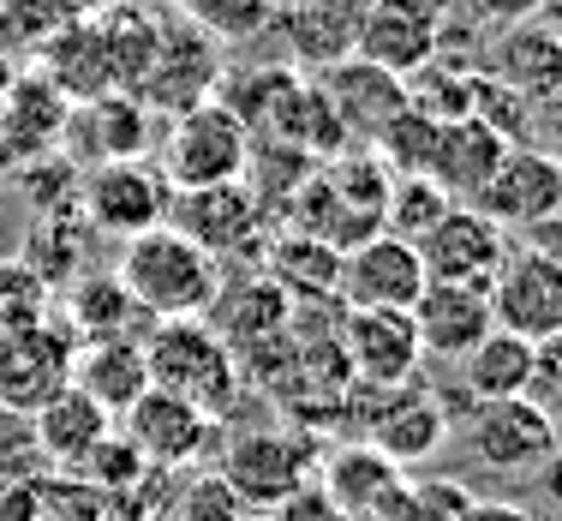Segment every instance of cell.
I'll return each mask as SVG.
<instances>
[{"mask_svg": "<svg viewBox=\"0 0 562 521\" xmlns=\"http://www.w3.org/2000/svg\"><path fill=\"white\" fill-rule=\"evenodd\" d=\"M359 19H366V0H288L276 7L270 31L288 36L293 66H336L353 55L359 43Z\"/></svg>", "mask_w": 562, "mask_h": 521, "instance_id": "44dd1931", "label": "cell"}, {"mask_svg": "<svg viewBox=\"0 0 562 521\" xmlns=\"http://www.w3.org/2000/svg\"><path fill=\"white\" fill-rule=\"evenodd\" d=\"M473 210H485L497 229H539V222L562 217V168L532 144H508L497 174L485 180V192L473 198Z\"/></svg>", "mask_w": 562, "mask_h": 521, "instance_id": "5bb4252c", "label": "cell"}, {"mask_svg": "<svg viewBox=\"0 0 562 521\" xmlns=\"http://www.w3.org/2000/svg\"><path fill=\"white\" fill-rule=\"evenodd\" d=\"M0 7H7V0H0Z\"/></svg>", "mask_w": 562, "mask_h": 521, "instance_id": "681fc988", "label": "cell"}, {"mask_svg": "<svg viewBox=\"0 0 562 521\" xmlns=\"http://www.w3.org/2000/svg\"><path fill=\"white\" fill-rule=\"evenodd\" d=\"M467 19L485 24V31H508V24H527L539 19V0H461Z\"/></svg>", "mask_w": 562, "mask_h": 521, "instance_id": "ab89813d", "label": "cell"}, {"mask_svg": "<svg viewBox=\"0 0 562 521\" xmlns=\"http://www.w3.org/2000/svg\"><path fill=\"white\" fill-rule=\"evenodd\" d=\"M48 312H55V288H48L24 258H0V336L48 324Z\"/></svg>", "mask_w": 562, "mask_h": 521, "instance_id": "836d02e7", "label": "cell"}, {"mask_svg": "<svg viewBox=\"0 0 562 521\" xmlns=\"http://www.w3.org/2000/svg\"><path fill=\"white\" fill-rule=\"evenodd\" d=\"M532 378V342L515 330H491L479 347L461 354V384L467 402H508V396H527Z\"/></svg>", "mask_w": 562, "mask_h": 521, "instance_id": "83f0119b", "label": "cell"}, {"mask_svg": "<svg viewBox=\"0 0 562 521\" xmlns=\"http://www.w3.org/2000/svg\"><path fill=\"white\" fill-rule=\"evenodd\" d=\"M210 425H216L210 413H198L192 402H180V396H168V390H144L138 402L120 413V432L132 437V450H138L156 474H180V467L204 462Z\"/></svg>", "mask_w": 562, "mask_h": 521, "instance_id": "9a60e30c", "label": "cell"}, {"mask_svg": "<svg viewBox=\"0 0 562 521\" xmlns=\"http://www.w3.org/2000/svg\"><path fill=\"white\" fill-rule=\"evenodd\" d=\"M78 204H85V222L97 234L132 240V234H150L168 222L173 186L144 156H132V163H97L85 174V186H78Z\"/></svg>", "mask_w": 562, "mask_h": 521, "instance_id": "5b68a950", "label": "cell"}, {"mask_svg": "<svg viewBox=\"0 0 562 521\" xmlns=\"http://www.w3.org/2000/svg\"><path fill=\"white\" fill-rule=\"evenodd\" d=\"M66 330H72L78 347L85 342H144L150 318L120 288V276H72V288H66Z\"/></svg>", "mask_w": 562, "mask_h": 521, "instance_id": "d4e9b609", "label": "cell"}, {"mask_svg": "<svg viewBox=\"0 0 562 521\" xmlns=\"http://www.w3.org/2000/svg\"><path fill=\"white\" fill-rule=\"evenodd\" d=\"M508 151V138L485 126V120L461 114V120H437V144H431V168H425V180L443 186L449 204H473L479 192H485V180L497 174Z\"/></svg>", "mask_w": 562, "mask_h": 521, "instance_id": "7402d4cb", "label": "cell"}, {"mask_svg": "<svg viewBox=\"0 0 562 521\" xmlns=\"http://www.w3.org/2000/svg\"><path fill=\"white\" fill-rule=\"evenodd\" d=\"M378 402L366 408V425H371V450H383L395 467H413V462H431L449 437V408L437 396L413 390H371Z\"/></svg>", "mask_w": 562, "mask_h": 521, "instance_id": "d6986e66", "label": "cell"}, {"mask_svg": "<svg viewBox=\"0 0 562 521\" xmlns=\"http://www.w3.org/2000/svg\"><path fill=\"white\" fill-rule=\"evenodd\" d=\"M336 264H341V252L336 246H324V240H312V234H281L276 246H270V282L288 293H336Z\"/></svg>", "mask_w": 562, "mask_h": 521, "instance_id": "4dcf8cb0", "label": "cell"}, {"mask_svg": "<svg viewBox=\"0 0 562 521\" xmlns=\"http://www.w3.org/2000/svg\"><path fill=\"white\" fill-rule=\"evenodd\" d=\"M413 252H419L425 282L491 288V282H497V270H503V258H508V234L485 217V210L449 204L443 217L431 222V229L413 240Z\"/></svg>", "mask_w": 562, "mask_h": 521, "instance_id": "52a82bcc", "label": "cell"}, {"mask_svg": "<svg viewBox=\"0 0 562 521\" xmlns=\"http://www.w3.org/2000/svg\"><path fill=\"white\" fill-rule=\"evenodd\" d=\"M109 432H114V420H109V413H102L97 402H90L85 390H72V384H66L55 402H43V408L31 413L36 450H43V456L55 462V467H66V474H72V467L85 462Z\"/></svg>", "mask_w": 562, "mask_h": 521, "instance_id": "4316f807", "label": "cell"}, {"mask_svg": "<svg viewBox=\"0 0 562 521\" xmlns=\"http://www.w3.org/2000/svg\"><path fill=\"white\" fill-rule=\"evenodd\" d=\"M168 229H180L192 246H204L216 264L227 258H251L263 246V204L251 198V186L227 180V186H192V192H173L168 204Z\"/></svg>", "mask_w": 562, "mask_h": 521, "instance_id": "ba28073f", "label": "cell"}, {"mask_svg": "<svg viewBox=\"0 0 562 521\" xmlns=\"http://www.w3.org/2000/svg\"><path fill=\"white\" fill-rule=\"evenodd\" d=\"M0 521H43V486H7L0 491Z\"/></svg>", "mask_w": 562, "mask_h": 521, "instance_id": "b9f144b4", "label": "cell"}, {"mask_svg": "<svg viewBox=\"0 0 562 521\" xmlns=\"http://www.w3.org/2000/svg\"><path fill=\"white\" fill-rule=\"evenodd\" d=\"M317 90L329 97V109H336L341 132H347V138H359L366 151L378 144V132L390 126L401 109H407V78L383 73V66H371V60H359V55L324 66Z\"/></svg>", "mask_w": 562, "mask_h": 521, "instance_id": "ac0fdd59", "label": "cell"}, {"mask_svg": "<svg viewBox=\"0 0 562 521\" xmlns=\"http://www.w3.org/2000/svg\"><path fill=\"white\" fill-rule=\"evenodd\" d=\"M443 210H449L443 186H431L425 174H401V180H390V198H383V234H395L413 246Z\"/></svg>", "mask_w": 562, "mask_h": 521, "instance_id": "d6a6232c", "label": "cell"}, {"mask_svg": "<svg viewBox=\"0 0 562 521\" xmlns=\"http://www.w3.org/2000/svg\"><path fill=\"white\" fill-rule=\"evenodd\" d=\"M7 78H12V73H7V60H0V90H7Z\"/></svg>", "mask_w": 562, "mask_h": 521, "instance_id": "7dc6e473", "label": "cell"}, {"mask_svg": "<svg viewBox=\"0 0 562 521\" xmlns=\"http://www.w3.org/2000/svg\"><path fill=\"white\" fill-rule=\"evenodd\" d=\"M246 521H251V516H246Z\"/></svg>", "mask_w": 562, "mask_h": 521, "instance_id": "f907efd6", "label": "cell"}, {"mask_svg": "<svg viewBox=\"0 0 562 521\" xmlns=\"http://www.w3.org/2000/svg\"><path fill=\"white\" fill-rule=\"evenodd\" d=\"M443 24L449 0H366L353 55L395 78H413L431 55H443Z\"/></svg>", "mask_w": 562, "mask_h": 521, "instance_id": "30bf717a", "label": "cell"}, {"mask_svg": "<svg viewBox=\"0 0 562 521\" xmlns=\"http://www.w3.org/2000/svg\"><path fill=\"white\" fill-rule=\"evenodd\" d=\"M150 144V109L126 90H109V97H90L66 109V132H60V151L66 156H85L90 168L97 163H132L144 156Z\"/></svg>", "mask_w": 562, "mask_h": 521, "instance_id": "e0dca14e", "label": "cell"}, {"mask_svg": "<svg viewBox=\"0 0 562 521\" xmlns=\"http://www.w3.org/2000/svg\"><path fill=\"white\" fill-rule=\"evenodd\" d=\"M467 510H473V491L467 486H454V479H419V486H401L378 521H467Z\"/></svg>", "mask_w": 562, "mask_h": 521, "instance_id": "e575fe53", "label": "cell"}, {"mask_svg": "<svg viewBox=\"0 0 562 521\" xmlns=\"http://www.w3.org/2000/svg\"><path fill=\"white\" fill-rule=\"evenodd\" d=\"M425 288V270H419V252L395 234H371L359 246L341 252L336 264V300L353 312V306H395L407 312Z\"/></svg>", "mask_w": 562, "mask_h": 521, "instance_id": "2e32d148", "label": "cell"}, {"mask_svg": "<svg viewBox=\"0 0 562 521\" xmlns=\"http://www.w3.org/2000/svg\"><path fill=\"white\" fill-rule=\"evenodd\" d=\"M532 479H544V491H551V503L562 510V450H551V462H544Z\"/></svg>", "mask_w": 562, "mask_h": 521, "instance_id": "f6af8a7d", "label": "cell"}, {"mask_svg": "<svg viewBox=\"0 0 562 521\" xmlns=\"http://www.w3.org/2000/svg\"><path fill=\"white\" fill-rule=\"evenodd\" d=\"M144 372H150V390H168L180 402H192L198 413L222 420L239 402V359L234 347L216 336L210 318H162V324L144 330Z\"/></svg>", "mask_w": 562, "mask_h": 521, "instance_id": "7a4b0ae2", "label": "cell"}, {"mask_svg": "<svg viewBox=\"0 0 562 521\" xmlns=\"http://www.w3.org/2000/svg\"><path fill=\"white\" fill-rule=\"evenodd\" d=\"M173 521H246V503L234 498V486H227L222 474H198L192 486H186Z\"/></svg>", "mask_w": 562, "mask_h": 521, "instance_id": "8d00e7d4", "label": "cell"}, {"mask_svg": "<svg viewBox=\"0 0 562 521\" xmlns=\"http://www.w3.org/2000/svg\"><path fill=\"white\" fill-rule=\"evenodd\" d=\"M539 24H551V31L562 36V0H539Z\"/></svg>", "mask_w": 562, "mask_h": 521, "instance_id": "bcb514c9", "label": "cell"}, {"mask_svg": "<svg viewBox=\"0 0 562 521\" xmlns=\"http://www.w3.org/2000/svg\"><path fill=\"white\" fill-rule=\"evenodd\" d=\"M66 109H72V102H66L43 73H31V78H7V138H12V144H24V156H36V151H60Z\"/></svg>", "mask_w": 562, "mask_h": 521, "instance_id": "f546056e", "label": "cell"}, {"mask_svg": "<svg viewBox=\"0 0 562 521\" xmlns=\"http://www.w3.org/2000/svg\"><path fill=\"white\" fill-rule=\"evenodd\" d=\"M276 521H341V510L324 498V491L300 486L293 498H281V503H276Z\"/></svg>", "mask_w": 562, "mask_h": 521, "instance_id": "60d3db41", "label": "cell"}, {"mask_svg": "<svg viewBox=\"0 0 562 521\" xmlns=\"http://www.w3.org/2000/svg\"><path fill=\"white\" fill-rule=\"evenodd\" d=\"M467 450L491 467V474H520L532 479L557 450V420L532 396H508V402H473L467 408Z\"/></svg>", "mask_w": 562, "mask_h": 521, "instance_id": "8992f818", "label": "cell"}, {"mask_svg": "<svg viewBox=\"0 0 562 521\" xmlns=\"http://www.w3.org/2000/svg\"><path fill=\"white\" fill-rule=\"evenodd\" d=\"M467 521H539V516H527L520 503H497V498H491V503H479V498H473V510H467Z\"/></svg>", "mask_w": 562, "mask_h": 521, "instance_id": "ee69618b", "label": "cell"}, {"mask_svg": "<svg viewBox=\"0 0 562 521\" xmlns=\"http://www.w3.org/2000/svg\"><path fill=\"white\" fill-rule=\"evenodd\" d=\"M216 336L234 347V359H239V347L246 342H263V336H281V324H288V312H293V300L281 293L270 276H251V282H234L216 293Z\"/></svg>", "mask_w": 562, "mask_h": 521, "instance_id": "f1b7e54d", "label": "cell"}, {"mask_svg": "<svg viewBox=\"0 0 562 521\" xmlns=\"http://www.w3.org/2000/svg\"><path fill=\"white\" fill-rule=\"evenodd\" d=\"M527 144H532V151H544V156L562 168V90H557V97H544V102H532Z\"/></svg>", "mask_w": 562, "mask_h": 521, "instance_id": "f35d334b", "label": "cell"}, {"mask_svg": "<svg viewBox=\"0 0 562 521\" xmlns=\"http://www.w3.org/2000/svg\"><path fill=\"white\" fill-rule=\"evenodd\" d=\"M222 85V43L216 36H204L198 24H162L156 19V48H150V66H144V78L132 85V97L144 102V109H198V102H210V90Z\"/></svg>", "mask_w": 562, "mask_h": 521, "instance_id": "277c9868", "label": "cell"}, {"mask_svg": "<svg viewBox=\"0 0 562 521\" xmlns=\"http://www.w3.org/2000/svg\"><path fill=\"white\" fill-rule=\"evenodd\" d=\"M401 486H407L401 467L371 444H347L324 467V498L341 510V521H378Z\"/></svg>", "mask_w": 562, "mask_h": 521, "instance_id": "cb8c5ba5", "label": "cell"}, {"mask_svg": "<svg viewBox=\"0 0 562 521\" xmlns=\"http://www.w3.org/2000/svg\"><path fill=\"white\" fill-rule=\"evenodd\" d=\"M48 7L60 12V24H90V19H102L109 7H120V0H48Z\"/></svg>", "mask_w": 562, "mask_h": 521, "instance_id": "7bdbcfd3", "label": "cell"}, {"mask_svg": "<svg viewBox=\"0 0 562 521\" xmlns=\"http://www.w3.org/2000/svg\"><path fill=\"white\" fill-rule=\"evenodd\" d=\"M72 390H85L109 420H120L144 390H150V372H144V347L138 342H85L72 354Z\"/></svg>", "mask_w": 562, "mask_h": 521, "instance_id": "484cf974", "label": "cell"}, {"mask_svg": "<svg viewBox=\"0 0 562 521\" xmlns=\"http://www.w3.org/2000/svg\"><path fill=\"white\" fill-rule=\"evenodd\" d=\"M72 474L85 479V486H97V491H109V498H120V491H132L144 474H150V462H144L138 450H132V437H126V432H109L85 462L72 467Z\"/></svg>", "mask_w": 562, "mask_h": 521, "instance_id": "d590c367", "label": "cell"}, {"mask_svg": "<svg viewBox=\"0 0 562 521\" xmlns=\"http://www.w3.org/2000/svg\"><path fill=\"white\" fill-rule=\"evenodd\" d=\"M114 276L150 324H162V318H204L222 293V264L204 246H192L180 229H168V222L150 234L120 240Z\"/></svg>", "mask_w": 562, "mask_h": 521, "instance_id": "6da1fadb", "label": "cell"}, {"mask_svg": "<svg viewBox=\"0 0 562 521\" xmlns=\"http://www.w3.org/2000/svg\"><path fill=\"white\" fill-rule=\"evenodd\" d=\"M491 318H497V330H515L527 342L562 330V258L539 246L508 252L491 282Z\"/></svg>", "mask_w": 562, "mask_h": 521, "instance_id": "4fadbf2b", "label": "cell"}, {"mask_svg": "<svg viewBox=\"0 0 562 521\" xmlns=\"http://www.w3.org/2000/svg\"><path fill=\"white\" fill-rule=\"evenodd\" d=\"M168 7L216 43H258L276 19L270 0H168Z\"/></svg>", "mask_w": 562, "mask_h": 521, "instance_id": "1f68e13d", "label": "cell"}, {"mask_svg": "<svg viewBox=\"0 0 562 521\" xmlns=\"http://www.w3.org/2000/svg\"><path fill=\"white\" fill-rule=\"evenodd\" d=\"M341 354H347V378L359 390H401L419 378V330L407 312L395 306H353L341 318Z\"/></svg>", "mask_w": 562, "mask_h": 521, "instance_id": "9c48e42d", "label": "cell"}, {"mask_svg": "<svg viewBox=\"0 0 562 521\" xmlns=\"http://www.w3.org/2000/svg\"><path fill=\"white\" fill-rule=\"evenodd\" d=\"M222 479L246 510H276L300 486H312V444L300 432H239L222 456Z\"/></svg>", "mask_w": 562, "mask_h": 521, "instance_id": "7c38bea8", "label": "cell"}, {"mask_svg": "<svg viewBox=\"0 0 562 521\" xmlns=\"http://www.w3.org/2000/svg\"><path fill=\"white\" fill-rule=\"evenodd\" d=\"M251 168V132L239 126V114L227 102H198L180 109L162 138V180L173 192H192V186H227L246 180Z\"/></svg>", "mask_w": 562, "mask_h": 521, "instance_id": "3957f363", "label": "cell"}, {"mask_svg": "<svg viewBox=\"0 0 562 521\" xmlns=\"http://www.w3.org/2000/svg\"><path fill=\"white\" fill-rule=\"evenodd\" d=\"M491 78L508 90H520L527 102H544L562 90V36L551 24L527 19V24H508V31H491Z\"/></svg>", "mask_w": 562, "mask_h": 521, "instance_id": "603a6c76", "label": "cell"}, {"mask_svg": "<svg viewBox=\"0 0 562 521\" xmlns=\"http://www.w3.org/2000/svg\"><path fill=\"white\" fill-rule=\"evenodd\" d=\"M72 330L66 324H31V330H12V336H0V408L7 413H36L43 402H55V396L72 384Z\"/></svg>", "mask_w": 562, "mask_h": 521, "instance_id": "8fae6325", "label": "cell"}, {"mask_svg": "<svg viewBox=\"0 0 562 521\" xmlns=\"http://www.w3.org/2000/svg\"><path fill=\"white\" fill-rule=\"evenodd\" d=\"M527 396L532 402H562V330L532 342V378H527Z\"/></svg>", "mask_w": 562, "mask_h": 521, "instance_id": "74e56055", "label": "cell"}, {"mask_svg": "<svg viewBox=\"0 0 562 521\" xmlns=\"http://www.w3.org/2000/svg\"><path fill=\"white\" fill-rule=\"evenodd\" d=\"M270 7H288V0H270Z\"/></svg>", "mask_w": 562, "mask_h": 521, "instance_id": "c3c4849f", "label": "cell"}, {"mask_svg": "<svg viewBox=\"0 0 562 521\" xmlns=\"http://www.w3.org/2000/svg\"><path fill=\"white\" fill-rule=\"evenodd\" d=\"M419 347L437 359H461L467 347H479L497 330L491 318V288H461V282H425L419 300L407 306Z\"/></svg>", "mask_w": 562, "mask_h": 521, "instance_id": "ffe728a7", "label": "cell"}]
</instances>
